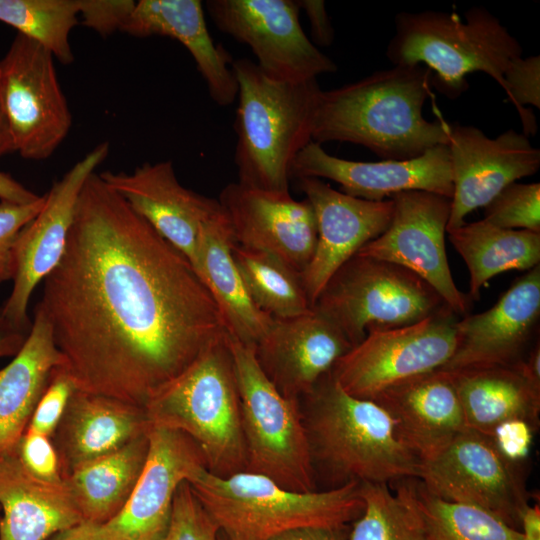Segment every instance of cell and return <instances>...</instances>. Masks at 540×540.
Wrapping results in <instances>:
<instances>
[{
	"mask_svg": "<svg viewBox=\"0 0 540 540\" xmlns=\"http://www.w3.org/2000/svg\"><path fill=\"white\" fill-rule=\"evenodd\" d=\"M38 304L76 390L142 408L227 332L188 259L96 172Z\"/></svg>",
	"mask_w": 540,
	"mask_h": 540,
	"instance_id": "cell-1",
	"label": "cell"
},
{
	"mask_svg": "<svg viewBox=\"0 0 540 540\" xmlns=\"http://www.w3.org/2000/svg\"><path fill=\"white\" fill-rule=\"evenodd\" d=\"M430 83L431 71L425 66L395 65L322 90L312 141L361 145L383 160L412 159L447 145L449 124L423 116Z\"/></svg>",
	"mask_w": 540,
	"mask_h": 540,
	"instance_id": "cell-2",
	"label": "cell"
},
{
	"mask_svg": "<svg viewBox=\"0 0 540 540\" xmlns=\"http://www.w3.org/2000/svg\"><path fill=\"white\" fill-rule=\"evenodd\" d=\"M238 85L234 161L238 182L289 191L292 166L312 141L322 89L317 79L279 81L248 58L233 60Z\"/></svg>",
	"mask_w": 540,
	"mask_h": 540,
	"instance_id": "cell-3",
	"label": "cell"
},
{
	"mask_svg": "<svg viewBox=\"0 0 540 540\" xmlns=\"http://www.w3.org/2000/svg\"><path fill=\"white\" fill-rule=\"evenodd\" d=\"M303 398L313 462L320 463L336 487L349 481L390 484L418 478L420 459L381 405L349 395L331 372Z\"/></svg>",
	"mask_w": 540,
	"mask_h": 540,
	"instance_id": "cell-4",
	"label": "cell"
},
{
	"mask_svg": "<svg viewBox=\"0 0 540 540\" xmlns=\"http://www.w3.org/2000/svg\"><path fill=\"white\" fill-rule=\"evenodd\" d=\"M188 483L217 525L219 540H269L300 527H344L364 509L357 481L296 492L248 471L220 477L203 468Z\"/></svg>",
	"mask_w": 540,
	"mask_h": 540,
	"instance_id": "cell-5",
	"label": "cell"
},
{
	"mask_svg": "<svg viewBox=\"0 0 540 540\" xmlns=\"http://www.w3.org/2000/svg\"><path fill=\"white\" fill-rule=\"evenodd\" d=\"M150 426L183 432L201 450L209 472L246 470L240 396L227 332L145 404Z\"/></svg>",
	"mask_w": 540,
	"mask_h": 540,
	"instance_id": "cell-6",
	"label": "cell"
},
{
	"mask_svg": "<svg viewBox=\"0 0 540 540\" xmlns=\"http://www.w3.org/2000/svg\"><path fill=\"white\" fill-rule=\"evenodd\" d=\"M455 12H400L387 47L394 66L422 65L431 71V85L450 99L468 88L466 76L484 72L503 88L509 63L522 47L498 18L482 6Z\"/></svg>",
	"mask_w": 540,
	"mask_h": 540,
	"instance_id": "cell-7",
	"label": "cell"
},
{
	"mask_svg": "<svg viewBox=\"0 0 540 540\" xmlns=\"http://www.w3.org/2000/svg\"><path fill=\"white\" fill-rule=\"evenodd\" d=\"M445 307L437 291L414 272L355 254L332 274L312 309L353 347L370 331L412 325Z\"/></svg>",
	"mask_w": 540,
	"mask_h": 540,
	"instance_id": "cell-8",
	"label": "cell"
},
{
	"mask_svg": "<svg viewBox=\"0 0 540 540\" xmlns=\"http://www.w3.org/2000/svg\"><path fill=\"white\" fill-rule=\"evenodd\" d=\"M228 342L240 396L245 471L287 490L315 491L314 462L300 400L278 391L261 369L254 348L229 334Z\"/></svg>",
	"mask_w": 540,
	"mask_h": 540,
	"instance_id": "cell-9",
	"label": "cell"
},
{
	"mask_svg": "<svg viewBox=\"0 0 540 540\" xmlns=\"http://www.w3.org/2000/svg\"><path fill=\"white\" fill-rule=\"evenodd\" d=\"M458 319L447 306L412 325L370 331L335 363L331 375L349 395L374 400L398 383L443 368L456 347Z\"/></svg>",
	"mask_w": 540,
	"mask_h": 540,
	"instance_id": "cell-10",
	"label": "cell"
},
{
	"mask_svg": "<svg viewBox=\"0 0 540 540\" xmlns=\"http://www.w3.org/2000/svg\"><path fill=\"white\" fill-rule=\"evenodd\" d=\"M55 58L17 34L0 60V96L14 152L49 158L68 135L72 114L59 83Z\"/></svg>",
	"mask_w": 540,
	"mask_h": 540,
	"instance_id": "cell-11",
	"label": "cell"
},
{
	"mask_svg": "<svg viewBox=\"0 0 540 540\" xmlns=\"http://www.w3.org/2000/svg\"><path fill=\"white\" fill-rule=\"evenodd\" d=\"M418 479L433 494L479 507L520 531L529 494L520 463L505 458L492 437L469 428L420 464Z\"/></svg>",
	"mask_w": 540,
	"mask_h": 540,
	"instance_id": "cell-12",
	"label": "cell"
},
{
	"mask_svg": "<svg viewBox=\"0 0 540 540\" xmlns=\"http://www.w3.org/2000/svg\"><path fill=\"white\" fill-rule=\"evenodd\" d=\"M205 6L217 29L247 45L270 78L302 82L337 70L304 32L296 0H208Z\"/></svg>",
	"mask_w": 540,
	"mask_h": 540,
	"instance_id": "cell-13",
	"label": "cell"
},
{
	"mask_svg": "<svg viewBox=\"0 0 540 540\" xmlns=\"http://www.w3.org/2000/svg\"><path fill=\"white\" fill-rule=\"evenodd\" d=\"M394 213L388 229L356 254L400 265L424 279L459 317L473 301L456 286L445 249L451 199L426 191H405L391 197Z\"/></svg>",
	"mask_w": 540,
	"mask_h": 540,
	"instance_id": "cell-14",
	"label": "cell"
},
{
	"mask_svg": "<svg viewBox=\"0 0 540 540\" xmlns=\"http://www.w3.org/2000/svg\"><path fill=\"white\" fill-rule=\"evenodd\" d=\"M109 149L107 141L98 144L55 181L45 194L42 209L17 236L13 249V288L0 309V316L24 332H29L32 325L27 314L32 292L59 263L81 189L106 159Z\"/></svg>",
	"mask_w": 540,
	"mask_h": 540,
	"instance_id": "cell-15",
	"label": "cell"
},
{
	"mask_svg": "<svg viewBox=\"0 0 540 540\" xmlns=\"http://www.w3.org/2000/svg\"><path fill=\"white\" fill-rule=\"evenodd\" d=\"M447 147L453 196L446 232L462 226L469 213L485 207L507 185L534 175L540 167V150L514 129L490 138L477 127L449 124Z\"/></svg>",
	"mask_w": 540,
	"mask_h": 540,
	"instance_id": "cell-16",
	"label": "cell"
},
{
	"mask_svg": "<svg viewBox=\"0 0 540 540\" xmlns=\"http://www.w3.org/2000/svg\"><path fill=\"white\" fill-rule=\"evenodd\" d=\"M147 437V458L129 500L102 524L106 540H162L178 487L206 468L201 450L183 432L149 426Z\"/></svg>",
	"mask_w": 540,
	"mask_h": 540,
	"instance_id": "cell-17",
	"label": "cell"
},
{
	"mask_svg": "<svg viewBox=\"0 0 540 540\" xmlns=\"http://www.w3.org/2000/svg\"><path fill=\"white\" fill-rule=\"evenodd\" d=\"M540 264L513 281L488 310L456 323V347L445 371L514 366L538 340Z\"/></svg>",
	"mask_w": 540,
	"mask_h": 540,
	"instance_id": "cell-18",
	"label": "cell"
},
{
	"mask_svg": "<svg viewBox=\"0 0 540 540\" xmlns=\"http://www.w3.org/2000/svg\"><path fill=\"white\" fill-rule=\"evenodd\" d=\"M218 201L237 245L273 255L300 273L305 270L317 244L316 218L307 199L237 181L221 190Z\"/></svg>",
	"mask_w": 540,
	"mask_h": 540,
	"instance_id": "cell-19",
	"label": "cell"
},
{
	"mask_svg": "<svg viewBox=\"0 0 540 540\" xmlns=\"http://www.w3.org/2000/svg\"><path fill=\"white\" fill-rule=\"evenodd\" d=\"M296 180L313 208L317 223L316 249L301 273L312 307L332 274L388 229L394 203L391 198L378 202L356 198L319 178Z\"/></svg>",
	"mask_w": 540,
	"mask_h": 540,
	"instance_id": "cell-20",
	"label": "cell"
},
{
	"mask_svg": "<svg viewBox=\"0 0 540 540\" xmlns=\"http://www.w3.org/2000/svg\"><path fill=\"white\" fill-rule=\"evenodd\" d=\"M292 178L332 180L340 191L368 201H383L405 191H426L452 198L453 183L447 145H438L407 160L352 161L327 153L311 141L296 156Z\"/></svg>",
	"mask_w": 540,
	"mask_h": 540,
	"instance_id": "cell-21",
	"label": "cell"
},
{
	"mask_svg": "<svg viewBox=\"0 0 540 540\" xmlns=\"http://www.w3.org/2000/svg\"><path fill=\"white\" fill-rule=\"evenodd\" d=\"M99 176L196 268L200 227L219 209L218 199L184 187L168 160Z\"/></svg>",
	"mask_w": 540,
	"mask_h": 540,
	"instance_id": "cell-22",
	"label": "cell"
},
{
	"mask_svg": "<svg viewBox=\"0 0 540 540\" xmlns=\"http://www.w3.org/2000/svg\"><path fill=\"white\" fill-rule=\"evenodd\" d=\"M351 348L333 323L311 309L293 317L273 318L254 352L278 391L300 400Z\"/></svg>",
	"mask_w": 540,
	"mask_h": 540,
	"instance_id": "cell-23",
	"label": "cell"
},
{
	"mask_svg": "<svg viewBox=\"0 0 540 540\" xmlns=\"http://www.w3.org/2000/svg\"><path fill=\"white\" fill-rule=\"evenodd\" d=\"M372 401L388 411L400 438L421 462L436 456L467 429L449 371L438 369L415 376Z\"/></svg>",
	"mask_w": 540,
	"mask_h": 540,
	"instance_id": "cell-24",
	"label": "cell"
},
{
	"mask_svg": "<svg viewBox=\"0 0 540 540\" xmlns=\"http://www.w3.org/2000/svg\"><path fill=\"white\" fill-rule=\"evenodd\" d=\"M144 408L75 390L53 434L62 478L75 469L117 451L145 434Z\"/></svg>",
	"mask_w": 540,
	"mask_h": 540,
	"instance_id": "cell-25",
	"label": "cell"
},
{
	"mask_svg": "<svg viewBox=\"0 0 540 540\" xmlns=\"http://www.w3.org/2000/svg\"><path fill=\"white\" fill-rule=\"evenodd\" d=\"M122 32L134 37L163 36L177 40L191 54L211 99L219 106H228L236 100L234 59L212 40L201 1H137Z\"/></svg>",
	"mask_w": 540,
	"mask_h": 540,
	"instance_id": "cell-26",
	"label": "cell"
},
{
	"mask_svg": "<svg viewBox=\"0 0 540 540\" xmlns=\"http://www.w3.org/2000/svg\"><path fill=\"white\" fill-rule=\"evenodd\" d=\"M0 540H49L83 522L64 481L47 482L22 464L16 446L0 454Z\"/></svg>",
	"mask_w": 540,
	"mask_h": 540,
	"instance_id": "cell-27",
	"label": "cell"
},
{
	"mask_svg": "<svg viewBox=\"0 0 540 540\" xmlns=\"http://www.w3.org/2000/svg\"><path fill=\"white\" fill-rule=\"evenodd\" d=\"M234 243L229 220L220 205L200 227L195 271L214 298L227 333L254 348L273 317L250 298L233 258Z\"/></svg>",
	"mask_w": 540,
	"mask_h": 540,
	"instance_id": "cell-28",
	"label": "cell"
},
{
	"mask_svg": "<svg viewBox=\"0 0 540 540\" xmlns=\"http://www.w3.org/2000/svg\"><path fill=\"white\" fill-rule=\"evenodd\" d=\"M63 357L51 324L39 304L26 340L12 361L0 369V454L15 447Z\"/></svg>",
	"mask_w": 540,
	"mask_h": 540,
	"instance_id": "cell-29",
	"label": "cell"
},
{
	"mask_svg": "<svg viewBox=\"0 0 540 540\" xmlns=\"http://www.w3.org/2000/svg\"><path fill=\"white\" fill-rule=\"evenodd\" d=\"M462 406L467 428L492 436L501 423L522 419L539 424L540 391L515 366L449 371Z\"/></svg>",
	"mask_w": 540,
	"mask_h": 540,
	"instance_id": "cell-30",
	"label": "cell"
},
{
	"mask_svg": "<svg viewBox=\"0 0 540 540\" xmlns=\"http://www.w3.org/2000/svg\"><path fill=\"white\" fill-rule=\"evenodd\" d=\"M148 448L146 432L63 478L83 521L105 524L121 512L141 475Z\"/></svg>",
	"mask_w": 540,
	"mask_h": 540,
	"instance_id": "cell-31",
	"label": "cell"
},
{
	"mask_svg": "<svg viewBox=\"0 0 540 540\" xmlns=\"http://www.w3.org/2000/svg\"><path fill=\"white\" fill-rule=\"evenodd\" d=\"M448 233L464 260L470 276L471 300L480 298L482 287L495 275L510 270H530L540 264V233L504 229L486 220L464 223Z\"/></svg>",
	"mask_w": 540,
	"mask_h": 540,
	"instance_id": "cell-32",
	"label": "cell"
},
{
	"mask_svg": "<svg viewBox=\"0 0 540 540\" xmlns=\"http://www.w3.org/2000/svg\"><path fill=\"white\" fill-rule=\"evenodd\" d=\"M397 492L416 514L427 540H523L519 530L479 507L445 500L418 478L394 482Z\"/></svg>",
	"mask_w": 540,
	"mask_h": 540,
	"instance_id": "cell-33",
	"label": "cell"
},
{
	"mask_svg": "<svg viewBox=\"0 0 540 540\" xmlns=\"http://www.w3.org/2000/svg\"><path fill=\"white\" fill-rule=\"evenodd\" d=\"M233 258L255 305L273 318L312 309L301 273L268 253L234 243Z\"/></svg>",
	"mask_w": 540,
	"mask_h": 540,
	"instance_id": "cell-34",
	"label": "cell"
},
{
	"mask_svg": "<svg viewBox=\"0 0 540 540\" xmlns=\"http://www.w3.org/2000/svg\"><path fill=\"white\" fill-rule=\"evenodd\" d=\"M0 21L41 45L61 63L74 60L70 34L79 23L78 0H0Z\"/></svg>",
	"mask_w": 540,
	"mask_h": 540,
	"instance_id": "cell-35",
	"label": "cell"
},
{
	"mask_svg": "<svg viewBox=\"0 0 540 540\" xmlns=\"http://www.w3.org/2000/svg\"><path fill=\"white\" fill-rule=\"evenodd\" d=\"M388 485L360 483L364 509L353 521L348 540H427L416 514Z\"/></svg>",
	"mask_w": 540,
	"mask_h": 540,
	"instance_id": "cell-36",
	"label": "cell"
},
{
	"mask_svg": "<svg viewBox=\"0 0 540 540\" xmlns=\"http://www.w3.org/2000/svg\"><path fill=\"white\" fill-rule=\"evenodd\" d=\"M484 220L504 229L540 233V183L507 185L484 207Z\"/></svg>",
	"mask_w": 540,
	"mask_h": 540,
	"instance_id": "cell-37",
	"label": "cell"
},
{
	"mask_svg": "<svg viewBox=\"0 0 540 540\" xmlns=\"http://www.w3.org/2000/svg\"><path fill=\"white\" fill-rule=\"evenodd\" d=\"M504 91L517 109L527 137L536 133L537 125L526 105L540 108V57L530 56L513 59L503 74Z\"/></svg>",
	"mask_w": 540,
	"mask_h": 540,
	"instance_id": "cell-38",
	"label": "cell"
},
{
	"mask_svg": "<svg viewBox=\"0 0 540 540\" xmlns=\"http://www.w3.org/2000/svg\"><path fill=\"white\" fill-rule=\"evenodd\" d=\"M162 540H219L217 525L187 481L175 493L170 525Z\"/></svg>",
	"mask_w": 540,
	"mask_h": 540,
	"instance_id": "cell-39",
	"label": "cell"
},
{
	"mask_svg": "<svg viewBox=\"0 0 540 540\" xmlns=\"http://www.w3.org/2000/svg\"><path fill=\"white\" fill-rule=\"evenodd\" d=\"M45 194L32 203L0 200V284L13 279V249L19 232L39 213Z\"/></svg>",
	"mask_w": 540,
	"mask_h": 540,
	"instance_id": "cell-40",
	"label": "cell"
},
{
	"mask_svg": "<svg viewBox=\"0 0 540 540\" xmlns=\"http://www.w3.org/2000/svg\"><path fill=\"white\" fill-rule=\"evenodd\" d=\"M75 390L71 378L61 366L55 368L49 384L34 410L27 430L51 438Z\"/></svg>",
	"mask_w": 540,
	"mask_h": 540,
	"instance_id": "cell-41",
	"label": "cell"
},
{
	"mask_svg": "<svg viewBox=\"0 0 540 540\" xmlns=\"http://www.w3.org/2000/svg\"><path fill=\"white\" fill-rule=\"evenodd\" d=\"M24 467L35 477L47 482H60L59 458L50 437L26 430L16 445Z\"/></svg>",
	"mask_w": 540,
	"mask_h": 540,
	"instance_id": "cell-42",
	"label": "cell"
},
{
	"mask_svg": "<svg viewBox=\"0 0 540 540\" xmlns=\"http://www.w3.org/2000/svg\"><path fill=\"white\" fill-rule=\"evenodd\" d=\"M133 0H78L79 17L101 36L122 31L134 7Z\"/></svg>",
	"mask_w": 540,
	"mask_h": 540,
	"instance_id": "cell-43",
	"label": "cell"
},
{
	"mask_svg": "<svg viewBox=\"0 0 540 540\" xmlns=\"http://www.w3.org/2000/svg\"><path fill=\"white\" fill-rule=\"evenodd\" d=\"M536 429L525 420L511 419L497 426L491 437L505 458L522 463L530 454Z\"/></svg>",
	"mask_w": 540,
	"mask_h": 540,
	"instance_id": "cell-44",
	"label": "cell"
},
{
	"mask_svg": "<svg viewBox=\"0 0 540 540\" xmlns=\"http://www.w3.org/2000/svg\"><path fill=\"white\" fill-rule=\"evenodd\" d=\"M305 11L310 24L312 43L317 47L330 46L334 41V29L322 0H296Z\"/></svg>",
	"mask_w": 540,
	"mask_h": 540,
	"instance_id": "cell-45",
	"label": "cell"
},
{
	"mask_svg": "<svg viewBox=\"0 0 540 540\" xmlns=\"http://www.w3.org/2000/svg\"><path fill=\"white\" fill-rule=\"evenodd\" d=\"M348 534L347 526H309L282 532L269 540H348Z\"/></svg>",
	"mask_w": 540,
	"mask_h": 540,
	"instance_id": "cell-46",
	"label": "cell"
},
{
	"mask_svg": "<svg viewBox=\"0 0 540 540\" xmlns=\"http://www.w3.org/2000/svg\"><path fill=\"white\" fill-rule=\"evenodd\" d=\"M40 196L27 189L9 174L0 171V200L28 204L38 200Z\"/></svg>",
	"mask_w": 540,
	"mask_h": 540,
	"instance_id": "cell-47",
	"label": "cell"
},
{
	"mask_svg": "<svg viewBox=\"0 0 540 540\" xmlns=\"http://www.w3.org/2000/svg\"><path fill=\"white\" fill-rule=\"evenodd\" d=\"M26 332L14 327L0 316V358L15 356L26 340Z\"/></svg>",
	"mask_w": 540,
	"mask_h": 540,
	"instance_id": "cell-48",
	"label": "cell"
},
{
	"mask_svg": "<svg viewBox=\"0 0 540 540\" xmlns=\"http://www.w3.org/2000/svg\"><path fill=\"white\" fill-rule=\"evenodd\" d=\"M524 379L537 391H540V342L531 346L525 357L514 365Z\"/></svg>",
	"mask_w": 540,
	"mask_h": 540,
	"instance_id": "cell-49",
	"label": "cell"
},
{
	"mask_svg": "<svg viewBox=\"0 0 540 540\" xmlns=\"http://www.w3.org/2000/svg\"><path fill=\"white\" fill-rule=\"evenodd\" d=\"M49 540H106L102 524L81 522L80 524L62 531Z\"/></svg>",
	"mask_w": 540,
	"mask_h": 540,
	"instance_id": "cell-50",
	"label": "cell"
},
{
	"mask_svg": "<svg viewBox=\"0 0 540 540\" xmlns=\"http://www.w3.org/2000/svg\"><path fill=\"white\" fill-rule=\"evenodd\" d=\"M523 540H540V507L538 503L527 505L520 517Z\"/></svg>",
	"mask_w": 540,
	"mask_h": 540,
	"instance_id": "cell-51",
	"label": "cell"
},
{
	"mask_svg": "<svg viewBox=\"0 0 540 540\" xmlns=\"http://www.w3.org/2000/svg\"><path fill=\"white\" fill-rule=\"evenodd\" d=\"M14 152V146L0 96V158Z\"/></svg>",
	"mask_w": 540,
	"mask_h": 540,
	"instance_id": "cell-52",
	"label": "cell"
}]
</instances>
